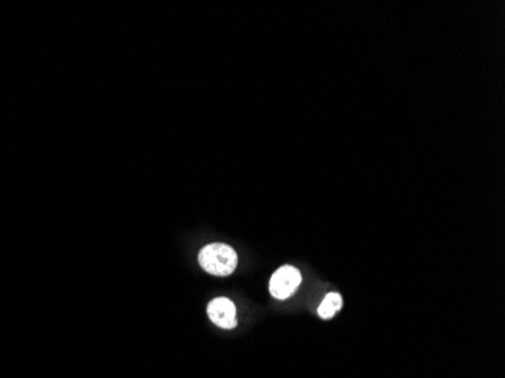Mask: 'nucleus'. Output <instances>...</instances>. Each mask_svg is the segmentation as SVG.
Segmentation results:
<instances>
[{"label": "nucleus", "instance_id": "7ed1b4c3", "mask_svg": "<svg viewBox=\"0 0 505 378\" xmlns=\"http://www.w3.org/2000/svg\"><path fill=\"white\" fill-rule=\"evenodd\" d=\"M207 315L211 321L221 327L230 330V328H235L238 321H236V308L233 301H230L226 297H219L212 300L207 306Z\"/></svg>", "mask_w": 505, "mask_h": 378}, {"label": "nucleus", "instance_id": "20e7f679", "mask_svg": "<svg viewBox=\"0 0 505 378\" xmlns=\"http://www.w3.org/2000/svg\"><path fill=\"white\" fill-rule=\"evenodd\" d=\"M340 308H342V297L336 294V292H331V294L326 295L321 306L318 308V315L321 316L323 320H330L340 310Z\"/></svg>", "mask_w": 505, "mask_h": 378}, {"label": "nucleus", "instance_id": "f257e3e1", "mask_svg": "<svg viewBox=\"0 0 505 378\" xmlns=\"http://www.w3.org/2000/svg\"><path fill=\"white\" fill-rule=\"evenodd\" d=\"M199 262L206 273L226 277L236 270L238 254L226 243H211L200 251Z\"/></svg>", "mask_w": 505, "mask_h": 378}, {"label": "nucleus", "instance_id": "f03ea898", "mask_svg": "<svg viewBox=\"0 0 505 378\" xmlns=\"http://www.w3.org/2000/svg\"><path fill=\"white\" fill-rule=\"evenodd\" d=\"M301 285V274L291 265L278 268L269 280V292L277 300L289 298Z\"/></svg>", "mask_w": 505, "mask_h": 378}]
</instances>
